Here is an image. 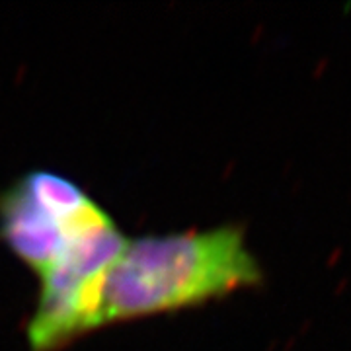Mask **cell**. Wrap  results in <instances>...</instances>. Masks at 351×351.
Wrapping results in <instances>:
<instances>
[{
    "mask_svg": "<svg viewBox=\"0 0 351 351\" xmlns=\"http://www.w3.org/2000/svg\"><path fill=\"white\" fill-rule=\"evenodd\" d=\"M262 279V267L237 225L138 237L127 240L106 276L101 320L108 326L174 313L256 287Z\"/></svg>",
    "mask_w": 351,
    "mask_h": 351,
    "instance_id": "obj_1",
    "label": "cell"
},
{
    "mask_svg": "<svg viewBox=\"0 0 351 351\" xmlns=\"http://www.w3.org/2000/svg\"><path fill=\"white\" fill-rule=\"evenodd\" d=\"M125 242L108 215L98 225L78 234L39 274L38 308L27 324L32 351L61 350L104 326V281Z\"/></svg>",
    "mask_w": 351,
    "mask_h": 351,
    "instance_id": "obj_2",
    "label": "cell"
},
{
    "mask_svg": "<svg viewBox=\"0 0 351 351\" xmlns=\"http://www.w3.org/2000/svg\"><path fill=\"white\" fill-rule=\"evenodd\" d=\"M106 217L75 182L36 170L0 197V239L39 276L78 234Z\"/></svg>",
    "mask_w": 351,
    "mask_h": 351,
    "instance_id": "obj_3",
    "label": "cell"
}]
</instances>
